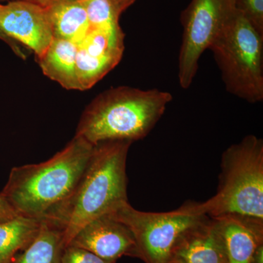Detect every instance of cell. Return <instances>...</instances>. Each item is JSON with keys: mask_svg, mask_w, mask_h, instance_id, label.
<instances>
[{"mask_svg": "<svg viewBox=\"0 0 263 263\" xmlns=\"http://www.w3.org/2000/svg\"><path fill=\"white\" fill-rule=\"evenodd\" d=\"M132 143L108 141L95 145L75 190L45 218L62 227L65 247L85 224L128 202L126 166Z\"/></svg>", "mask_w": 263, "mask_h": 263, "instance_id": "1", "label": "cell"}, {"mask_svg": "<svg viewBox=\"0 0 263 263\" xmlns=\"http://www.w3.org/2000/svg\"><path fill=\"white\" fill-rule=\"evenodd\" d=\"M95 147L75 136L46 162L12 168L0 193L19 216L45 219L75 190Z\"/></svg>", "mask_w": 263, "mask_h": 263, "instance_id": "2", "label": "cell"}, {"mask_svg": "<svg viewBox=\"0 0 263 263\" xmlns=\"http://www.w3.org/2000/svg\"><path fill=\"white\" fill-rule=\"evenodd\" d=\"M173 96L158 89L110 88L86 107L76 136L91 144L104 141H136L149 134L165 112Z\"/></svg>", "mask_w": 263, "mask_h": 263, "instance_id": "3", "label": "cell"}, {"mask_svg": "<svg viewBox=\"0 0 263 263\" xmlns=\"http://www.w3.org/2000/svg\"><path fill=\"white\" fill-rule=\"evenodd\" d=\"M195 214H228L263 220V141L249 135L228 147L221 157L216 193L206 201L187 202Z\"/></svg>", "mask_w": 263, "mask_h": 263, "instance_id": "4", "label": "cell"}, {"mask_svg": "<svg viewBox=\"0 0 263 263\" xmlns=\"http://www.w3.org/2000/svg\"><path fill=\"white\" fill-rule=\"evenodd\" d=\"M209 50L230 94L249 103L263 100V35L235 10Z\"/></svg>", "mask_w": 263, "mask_h": 263, "instance_id": "5", "label": "cell"}, {"mask_svg": "<svg viewBox=\"0 0 263 263\" xmlns=\"http://www.w3.org/2000/svg\"><path fill=\"white\" fill-rule=\"evenodd\" d=\"M110 215L131 230L136 240L138 258L145 263H167L180 234L201 219L187 202L168 212H145L123 204Z\"/></svg>", "mask_w": 263, "mask_h": 263, "instance_id": "6", "label": "cell"}, {"mask_svg": "<svg viewBox=\"0 0 263 263\" xmlns=\"http://www.w3.org/2000/svg\"><path fill=\"white\" fill-rule=\"evenodd\" d=\"M235 11L234 0H192L181 15L182 42L179 56L180 86L187 89L209 49Z\"/></svg>", "mask_w": 263, "mask_h": 263, "instance_id": "7", "label": "cell"}, {"mask_svg": "<svg viewBox=\"0 0 263 263\" xmlns=\"http://www.w3.org/2000/svg\"><path fill=\"white\" fill-rule=\"evenodd\" d=\"M0 34L19 56L24 57L13 40L32 49L37 59L54 38L46 5L30 0L0 4Z\"/></svg>", "mask_w": 263, "mask_h": 263, "instance_id": "8", "label": "cell"}, {"mask_svg": "<svg viewBox=\"0 0 263 263\" xmlns=\"http://www.w3.org/2000/svg\"><path fill=\"white\" fill-rule=\"evenodd\" d=\"M124 50L121 27L90 29L78 45L76 73L80 90L89 89L113 70Z\"/></svg>", "mask_w": 263, "mask_h": 263, "instance_id": "9", "label": "cell"}, {"mask_svg": "<svg viewBox=\"0 0 263 263\" xmlns=\"http://www.w3.org/2000/svg\"><path fill=\"white\" fill-rule=\"evenodd\" d=\"M69 245L86 249L108 260L117 261L124 256L138 258L131 230L110 214L99 216L85 224Z\"/></svg>", "mask_w": 263, "mask_h": 263, "instance_id": "10", "label": "cell"}, {"mask_svg": "<svg viewBox=\"0 0 263 263\" xmlns=\"http://www.w3.org/2000/svg\"><path fill=\"white\" fill-rule=\"evenodd\" d=\"M171 258L185 263H228L224 238L216 219L204 215L183 230L175 242Z\"/></svg>", "mask_w": 263, "mask_h": 263, "instance_id": "11", "label": "cell"}, {"mask_svg": "<svg viewBox=\"0 0 263 263\" xmlns=\"http://www.w3.org/2000/svg\"><path fill=\"white\" fill-rule=\"evenodd\" d=\"M214 218L224 238L228 263H251L263 245L262 219L235 214Z\"/></svg>", "mask_w": 263, "mask_h": 263, "instance_id": "12", "label": "cell"}, {"mask_svg": "<svg viewBox=\"0 0 263 263\" xmlns=\"http://www.w3.org/2000/svg\"><path fill=\"white\" fill-rule=\"evenodd\" d=\"M78 44L53 38L48 49L37 59L44 75L69 90H80L76 73Z\"/></svg>", "mask_w": 263, "mask_h": 263, "instance_id": "13", "label": "cell"}, {"mask_svg": "<svg viewBox=\"0 0 263 263\" xmlns=\"http://www.w3.org/2000/svg\"><path fill=\"white\" fill-rule=\"evenodd\" d=\"M54 38L79 45L90 30L86 8L81 1H53L46 3Z\"/></svg>", "mask_w": 263, "mask_h": 263, "instance_id": "14", "label": "cell"}, {"mask_svg": "<svg viewBox=\"0 0 263 263\" xmlns=\"http://www.w3.org/2000/svg\"><path fill=\"white\" fill-rule=\"evenodd\" d=\"M65 248L62 227L52 219H42L34 239L10 263H62Z\"/></svg>", "mask_w": 263, "mask_h": 263, "instance_id": "15", "label": "cell"}, {"mask_svg": "<svg viewBox=\"0 0 263 263\" xmlns=\"http://www.w3.org/2000/svg\"><path fill=\"white\" fill-rule=\"evenodd\" d=\"M42 219L18 216L0 223V263H10L35 238Z\"/></svg>", "mask_w": 263, "mask_h": 263, "instance_id": "16", "label": "cell"}, {"mask_svg": "<svg viewBox=\"0 0 263 263\" xmlns=\"http://www.w3.org/2000/svg\"><path fill=\"white\" fill-rule=\"evenodd\" d=\"M90 29H110L120 27V15L116 11L110 0H82Z\"/></svg>", "mask_w": 263, "mask_h": 263, "instance_id": "17", "label": "cell"}, {"mask_svg": "<svg viewBox=\"0 0 263 263\" xmlns=\"http://www.w3.org/2000/svg\"><path fill=\"white\" fill-rule=\"evenodd\" d=\"M234 5L235 10L263 35V0H234Z\"/></svg>", "mask_w": 263, "mask_h": 263, "instance_id": "18", "label": "cell"}, {"mask_svg": "<svg viewBox=\"0 0 263 263\" xmlns=\"http://www.w3.org/2000/svg\"><path fill=\"white\" fill-rule=\"evenodd\" d=\"M62 263H117V261L108 260L86 249L69 245L64 249Z\"/></svg>", "mask_w": 263, "mask_h": 263, "instance_id": "19", "label": "cell"}, {"mask_svg": "<svg viewBox=\"0 0 263 263\" xmlns=\"http://www.w3.org/2000/svg\"><path fill=\"white\" fill-rule=\"evenodd\" d=\"M18 214L0 193V223L15 219Z\"/></svg>", "mask_w": 263, "mask_h": 263, "instance_id": "20", "label": "cell"}, {"mask_svg": "<svg viewBox=\"0 0 263 263\" xmlns=\"http://www.w3.org/2000/svg\"><path fill=\"white\" fill-rule=\"evenodd\" d=\"M110 1L115 8L116 11L121 15L123 12L125 11L137 0H110Z\"/></svg>", "mask_w": 263, "mask_h": 263, "instance_id": "21", "label": "cell"}, {"mask_svg": "<svg viewBox=\"0 0 263 263\" xmlns=\"http://www.w3.org/2000/svg\"><path fill=\"white\" fill-rule=\"evenodd\" d=\"M251 263H263V245L259 246L255 251Z\"/></svg>", "mask_w": 263, "mask_h": 263, "instance_id": "22", "label": "cell"}, {"mask_svg": "<svg viewBox=\"0 0 263 263\" xmlns=\"http://www.w3.org/2000/svg\"><path fill=\"white\" fill-rule=\"evenodd\" d=\"M167 263H185L182 261L179 260V259L171 258L169 259L168 262Z\"/></svg>", "mask_w": 263, "mask_h": 263, "instance_id": "23", "label": "cell"}, {"mask_svg": "<svg viewBox=\"0 0 263 263\" xmlns=\"http://www.w3.org/2000/svg\"><path fill=\"white\" fill-rule=\"evenodd\" d=\"M45 4L53 1H82V0H44Z\"/></svg>", "mask_w": 263, "mask_h": 263, "instance_id": "24", "label": "cell"}, {"mask_svg": "<svg viewBox=\"0 0 263 263\" xmlns=\"http://www.w3.org/2000/svg\"><path fill=\"white\" fill-rule=\"evenodd\" d=\"M5 1L10 2V1H15V0H0V2H5ZM30 1L37 2V3H41V2L40 1V0H30Z\"/></svg>", "mask_w": 263, "mask_h": 263, "instance_id": "25", "label": "cell"}, {"mask_svg": "<svg viewBox=\"0 0 263 263\" xmlns=\"http://www.w3.org/2000/svg\"><path fill=\"white\" fill-rule=\"evenodd\" d=\"M0 39L3 40V41H5L4 37H3V35H2L1 34H0Z\"/></svg>", "mask_w": 263, "mask_h": 263, "instance_id": "26", "label": "cell"}, {"mask_svg": "<svg viewBox=\"0 0 263 263\" xmlns=\"http://www.w3.org/2000/svg\"><path fill=\"white\" fill-rule=\"evenodd\" d=\"M40 1L41 2V3H42V4L45 5V1H44V0H40Z\"/></svg>", "mask_w": 263, "mask_h": 263, "instance_id": "27", "label": "cell"}]
</instances>
